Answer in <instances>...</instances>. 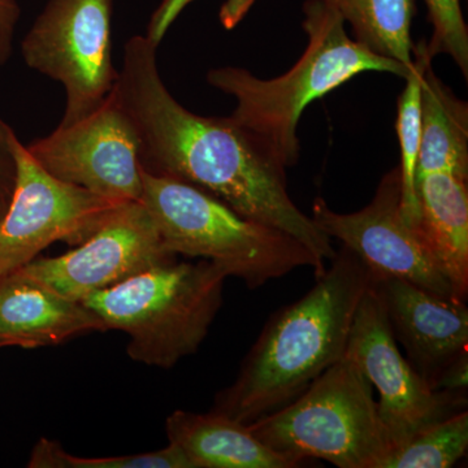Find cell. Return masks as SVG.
<instances>
[{
    "instance_id": "obj_1",
    "label": "cell",
    "mask_w": 468,
    "mask_h": 468,
    "mask_svg": "<svg viewBox=\"0 0 468 468\" xmlns=\"http://www.w3.org/2000/svg\"><path fill=\"white\" fill-rule=\"evenodd\" d=\"M158 48L132 37L112 90L137 129L144 171L193 185L241 217L291 234L324 263L334 260L331 237L289 196L284 165L229 116L197 115L178 103L160 76Z\"/></svg>"
},
{
    "instance_id": "obj_2",
    "label": "cell",
    "mask_w": 468,
    "mask_h": 468,
    "mask_svg": "<svg viewBox=\"0 0 468 468\" xmlns=\"http://www.w3.org/2000/svg\"><path fill=\"white\" fill-rule=\"evenodd\" d=\"M329 263L301 300L268 320L212 410L248 426L292 402L343 358L371 272L345 246Z\"/></svg>"
},
{
    "instance_id": "obj_3",
    "label": "cell",
    "mask_w": 468,
    "mask_h": 468,
    "mask_svg": "<svg viewBox=\"0 0 468 468\" xmlns=\"http://www.w3.org/2000/svg\"><path fill=\"white\" fill-rule=\"evenodd\" d=\"M343 16L324 0L303 3L306 50L285 75L263 80L245 68H215L212 88L237 101L230 119L246 129L285 168L300 159L298 124L311 101L320 100L363 72L392 73L405 80L410 68L378 57L351 38Z\"/></svg>"
},
{
    "instance_id": "obj_4",
    "label": "cell",
    "mask_w": 468,
    "mask_h": 468,
    "mask_svg": "<svg viewBox=\"0 0 468 468\" xmlns=\"http://www.w3.org/2000/svg\"><path fill=\"white\" fill-rule=\"evenodd\" d=\"M143 180L140 202L171 254L211 261L250 289L301 267L324 273V261L291 234L241 217L193 185L144 169Z\"/></svg>"
},
{
    "instance_id": "obj_5",
    "label": "cell",
    "mask_w": 468,
    "mask_h": 468,
    "mask_svg": "<svg viewBox=\"0 0 468 468\" xmlns=\"http://www.w3.org/2000/svg\"><path fill=\"white\" fill-rule=\"evenodd\" d=\"M228 273L199 263L165 261L82 301L107 329L129 337L134 362L169 369L199 349L223 304Z\"/></svg>"
},
{
    "instance_id": "obj_6",
    "label": "cell",
    "mask_w": 468,
    "mask_h": 468,
    "mask_svg": "<svg viewBox=\"0 0 468 468\" xmlns=\"http://www.w3.org/2000/svg\"><path fill=\"white\" fill-rule=\"evenodd\" d=\"M248 428L268 448L300 466L323 460L338 468H380L392 451L374 388L346 356L292 402Z\"/></svg>"
},
{
    "instance_id": "obj_7",
    "label": "cell",
    "mask_w": 468,
    "mask_h": 468,
    "mask_svg": "<svg viewBox=\"0 0 468 468\" xmlns=\"http://www.w3.org/2000/svg\"><path fill=\"white\" fill-rule=\"evenodd\" d=\"M113 0H48L21 41L27 66L60 82V126L100 109L119 76L112 61Z\"/></svg>"
},
{
    "instance_id": "obj_8",
    "label": "cell",
    "mask_w": 468,
    "mask_h": 468,
    "mask_svg": "<svg viewBox=\"0 0 468 468\" xmlns=\"http://www.w3.org/2000/svg\"><path fill=\"white\" fill-rule=\"evenodd\" d=\"M9 143L16 159V183L0 218V277L36 260L54 242L80 245L128 203L54 177L33 159L15 131Z\"/></svg>"
},
{
    "instance_id": "obj_9",
    "label": "cell",
    "mask_w": 468,
    "mask_h": 468,
    "mask_svg": "<svg viewBox=\"0 0 468 468\" xmlns=\"http://www.w3.org/2000/svg\"><path fill=\"white\" fill-rule=\"evenodd\" d=\"M345 356L378 390V414L392 451L423 428L466 410V393L432 389L402 356L372 282L356 309Z\"/></svg>"
},
{
    "instance_id": "obj_10",
    "label": "cell",
    "mask_w": 468,
    "mask_h": 468,
    "mask_svg": "<svg viewBox=\"0 0 468 468\" xmlns=\"http://www.w3.org/2000/svg\"><path fill=\"white\" fill-rule=\"evenodd\" d=\"M311 218L323 233L359 257L372 277H397L461 301L420 229L403 215L399 167L381 178L366 207L338 214L324 199L316 198Z\"/></svg>"
},
{
    "instance_id": "obj_11",
    "label": "cell",
    "mask_w": 468,
    "mask_h": 468,
    "mask_svg": "<svg viewBox=\"0 0 468 468\" xmlns=\"http://www.w3.org/2000/svg\"><path fill=\"white\" fill-rule=\"evenodd\" d=\"M33 159L64 183L119 202H140L144 165L137 129L112 92L75 124L27 144Z\"/></svg>"
},
{
    "instance_id": "obj_12",
    "label": "cell",
    "mask_w": 468,
    "mask_h": 468,
    "mask_svg": "<svg viewBox=\"0 0 468 468\" xmlns=\"http://www.w3.org/2000/svg\"><path fill=\"white\" fill-rule=\"evenodd\" d=\"M175 257L143 203L128 202L73 250L36 258L17 270L63 297L82 302Z\"/></svg>"
},
{
    "instance_id": "obj_13",
    "label": "cell",
    "mask_w": 468,
    "mask_h": 468,
    "mask_svg": "<svg viewBox=\"0 0 468 468\" xmlns=\"http://www.w3.org/2000/svg\"><path fill=\"white\" fill-rule=\"evenodd\" d=\"M371 282L406 359L435 389L440 375L468 353L466 302L442 297L397 277L371 276Z\"/></svg>"
},
{
    "instance_id": "obj_14",
    "label": "cell",
    "mask_w": 468,
    "mask_h": 468,
    "mask_svg": "<svg viewBox=\"0 0 468 468\" xmlns=\"http://www.w3.org/2000/svg\"><path fill=\"white\" fill-rule=\"evenodd\" d=\"M95 331L106 326L82 302L58 294L20 270L0 277V349L57 346Z\"/></svg>"
},
{
    "instance_id": "obj_15",
    "label": "cell",
    "mask_w": 468,
    "mask_h": 468,
    "mask_svg": "<svg viewBox=\"0 0 468 468\" xmlns=\"http://www.w3.org/2000/svg\"><path fill=\"white\" fill-rule=\"evenodd\" d=\"M169 443L178 446L194 468H295L297 462L273 452L246 424L221 412L176 410L165 423Z\"/></svg>"
},
{
    "instance_id": "obj_16",
    "label": "cell",
    "mask_w": 468,
    "mask_h": 468,
    "mask_svg": "<svg viewBox=\"0 0 468 468\" xmlns=\"http://www.w3.org/2000/svg\"><path fill=\"white\" fill-rule=\"evenodd\" d=\"M418 228L457 297L468 295V177L432 172L417 178Z\"/></svg>"
},
{
    "instance_id": "obj_17",
    "label": "cell",
    "mask_w": 468,
    "mask_h": 468,
    "mask_svg": "<svg viewBox=\"0 0 468 468\" xmlns=\"http://www.w3.org/2000/svg\"><path fill=\"white\" fill-rule=\"evenodd\" d=\"M432 172L468 177V104L436 73L432 63L421 82V141L417 178Z\"/></svg>"
},
{
    "instance_id": "obj_18",
    "label": "cell",
    "mask_w": 468,
    "mask_h": 468,
    "mask_svg": "<svg viewBox=\"0 0 468 468\" xmlns=\"http://www.w3.org/2000/svg\"><path fill=\"white\" fill-rule=\"evenodd\" d=\"M349 23L354 39L369 51L411 68L417 0H324Z\"/></svg>"
},
{
    "instance_id": "obj_19",
    "label": "cell",
    "mask_w": 468,
    "mask_h": 468,
    "mask_svg": "<svg viewBox=\"0 0 468 468\" xmlns=\"http://www.w3.org/2000/svg\"><path fill=\"white\" fill-rule=\"evenodd\" d=\"M432 58L426 41L415 45L412 66L405 79V89L399 95L397 109L396 131L401 151L399 167L401 205L403 215L412 226H417L419 220L417 168L421 141V82L424 70L432 63Z\"/></svg>"
},
{
    "instance_id": "obj_20",
    "label": "cell",
    "mask_w": 468,
    "mask_h": 468,
    "mask_svg": "<svg viewBox=\"0 0 468 468\" xmlns=\"http://www.w3.org/2000/svg\"><path fill=\"white\" fill-rule=\"evenodd\" d=\"M468 412H455L415 433L388 454L380 468H449L467 454Z\"/></svg>"
},
{
    "instance_id": "obj_21",
    "label": "cell",
    "mask_w": 468,
    "mask_h": 468,
    "mask_svg": "<svg viewBox=\"0 0 468 468\" xmlns=\"http://www.w3.org/2000/svg\"><path fill=\"white\" fill-rule=\"evenodd\" d=\"M30 468H194L192 461L174 443L160 451L119 457L84 458L69 454L60 443L41 439L30 455Z\"/></svg>"
},
{
    "instance_id": "obj_22",
    "label": "cell",
    "mask_w": 468,
    "mask_h": 468,
    "mask_svg": "<svg viewBox=\"0 0 468 468\" xmlns=\"http://www.w3.org/2000/svg\"><path fill=\"white\" fill-rule=\"evenodd\" d=\"M432 37L427 43L431 57L448 55L468 77V27L462 11L461 0H424Z\"/></svg>"
},
{
    "instance_id": "obj_23",
    "label": "cell",
    "mask_w": 468,
    "mask_h": 468,
    "mask_svg": "<svg viewBox=\"0 0 468 468\" xmlns=\"http://www.w3.org/2000/svg\"><path fill=\"white\" fill-rule=\"evenodd\" d=\"M12 131L14 129L0 117V201L7 205L16 183V159L9 143Z\"/></svg>"
},
{
    "instance_id": "obj_24",
    "label": "cell",
    "mask_w": 468,
    "mask_h": 468,
    "mask_svg": "<svg viewBox=\"0 0 468 468\" xmlns=\"http://www.w3.org/2000/svg\"><path fill=\"white\" fill-rule=\"evenodd\" d=\"M192 2L194 0H162L147 24V32L144 36L159 46L176 18L180 16Z\"/></svg>"
},
{
    "instance_id": "obj_25",
    "label": "cell",
    "mask_w": 468,
    "mask_h": 468,
    "mask_svg": "<svg viewBox=\"0 0 468 468\" xmlns=\"http://www.w3.org/2000/svg\"><path fill=\"white\" fill-rule=\"evenodd\" d=\"M20 15L21 9L16 0H0V66L11 57L12 42Z\"/></svg>"
},
{
    "instance_id": "obj_26",
    "label": "cell",
    "mask_w": 468,
    "mask_h": 468,
    "mask_svg": "<svg viewBox=\"0 0 468 468\" xmlns=\"http://www.w3.org/2000/svg\"><path fill=\"white\" fill-rule=\"evenodd\" d=\"M468 385V353L452 363L437 378L435 389L466 393Z\"/></svg>"
},
{
    "instance_id": "obj_27",
    "label": "cell",
    "mask_w": 468,
    "mask_h": 468,
    "mask_svg": "<svg viewBox=\"0 0 468 468\" xmlns=\"http://www.w3.org/2000/svg\"><path fill=\"white\" fill-rule=\"evenodd\" d=\"M255 2L257 0H226L221 5L220 14H218L221 26L228 30L239 26Z\"/></svg>"
},
{
    "instance_id": "obj_28",
    "label": "cell",
    "mask_w": 468,
    "mask_h": 468,
    "mask_svg": "<svg viewBox=\"0 0 468 468\" xmlns=\"http://www.w3.org/2000/svg\"><path fill=\"white\" fill-rule=\"evenodd\" d=\"M7 203L0 201V218H2L3 214H5V209H7Z\"/></svg>"
}]
</instances>
